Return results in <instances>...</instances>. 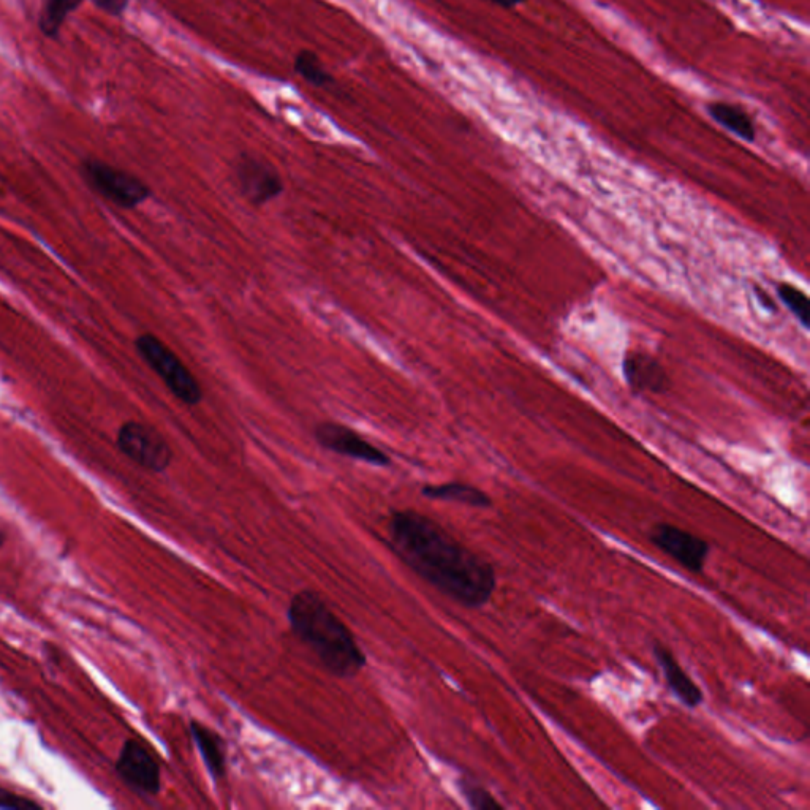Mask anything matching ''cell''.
Wrapping results in <instances>:
<instances>
[{
	"label": "cell",
	"instance_id": "cell-1",
	"mask_svg": "<svg viewBox=\"0 0 810 810\" xmlns=\"http://www.w3.org/2000/svg\"><path fill=\"white\" fill-rule=\"evenodd\" d=\"M391 543L413 572L466 608H481L496 591L491 564L417 511H394Z\"/></svg>",
	"mask_w": 810,
	"mask_h": 810
},
{
	"label": "cell",
	"instance_id": "cell-15",
	"mask_svg": "<svg viewBox=\"0 0 810 810\" xmlns=\"http://www.w3.org/2000/svg\"><path fill=\"white\" fill-rule=\"evenodd\" d=\"M83 0H45L42 15H40V31L46 37L56 38L64 26L65 19L73 10L80 7Z\"/></svg>",
	"mask_w": 810,
	"mask_h": 810
},
{
	"label": "cell",
	"instance_id": "cell-9",
	"mask_svg": "<svg viewBox=\"0 0 810 810\" xmlns=\"http://www.w3.org/2000/svg\"><path fill=\"white\" fill-rule=\"evenodd\" d=\"M315 439L323 448L333 451L337 455L368 462L372 466L385 467L390 464V458L380 448L375 447L371 442L363 439L358 432L342 426V424H320L315 429Z\"/></svg>",
	"mask_w": 810,
	"mask_h": 810
},
{
	"label": "cell",
	"instance_id": "cell-6",
	"mask_svg": "<svg viewBox=\"0 0 810 810\" xmlns=\"http://www.w3.org/2000/svg\"><path fill=\"white\" fill-rule=\"evenodd\" d=\"M116 773L127 787L143 796H156L162 787L160 766L146 747L135 739L124 742L118 760Z\"/></svg>",
	"mask_w": 810,
	"mask_h": 810
},
{
	"label": "cell",
	"instance_id": "cell-16",
	"mask_svg": "<svg viewBox=\"0 0 810 810\" xmlns=\"http://www.w3.org/2000/svg\"><path fill=\"white\" fill-rule=\"evenodd\" d=\"M293 69L314 88H328L334 84L333 75L325 69V65L318 59L314 51L303 50L296 54Z\"/></svg>",
	"mask_w": 810,
	"mask_h": 810
},
{
	"label": "cell",
	"instance_id": "cell-3",
	"mask_svg": "<svg viewBox=\"0 0 810 810\" xmlns=\"http://www.w3.org/2000/svg\"><path fill=\"white\" fill-rule=\"evenodd\" d=\"M138 355L143 358L152 371L159 375L168 390L175 394L179 401L195 405L203 398L200 383L186 364L179 360L168 345L163 344L154 334H141L135 341Z\"/></svg>",
	"mask_w": 810,
	"mask_h": 810
},
{
	"label": "cell",
	"instance_id": "cell-8",
	"mask_svg": "<svg viewBox=\"0 0 810 810\" xmlns=\"http://www.w3.org/2000/svg\"><path fill=\"white\" fill-rule=\"evenodd\" d=\"M235 175L241 194L252 205H265L284 192V182L276 168L258 157L249 154L239 157Z\"/></svg>",
	"mask_w": 810,
	"mask_h": 810
},
{
	"label": "cell",
	"instance_id": "cell-10",
	"mask_svg": "<svg viewBox=\"0 0 810 810\" xmlns=\"http://www.w3.org/2000/svg\"><path fill=\"white\" fill-rule=\"evenodd\" d=\"M654 657L655 662L662 670L663 678L667 681L668 689H670L674 697L678 698L682 705L687 706V708H700L703 701H705L703 690L700 689L697 682L690 678L687 671L679 665L673 652L657 643L654 646Z\"/></svg>",
	"mask_w": 810,
	"mask_h": 810
},
{
	"label": "cell",
	"instance_id": "cell-21",
	"mask_svg": "<svg viewBox=\"0 0 810 810\" xmlns=\"http://www.w3.org/2000/svg\"><path fill=\"white\" fill-rule=\"evenodd\" d=\"M489 2H493V4L499 5L502 8H515L518 5L524 4L526 0H489Z\"/></svg>",
	"mask_w": 810,
	"mask_h": 810
},
{
	"label": "cell",
	"instance_id": "cell-7",
	"mask_svg": "<svg viewBox=\"0 0 810 810\" xmlns=\"http://www.w3.org/2000/svg\"><path fill=\"white\" fill-rule=\"evenodd\" d=\"M649 538L660 551L668 554L690 573H700L703 570L711 551L709 543L703 538L673 524H657L651 530Z\"/></svg>",
	"mask_w": 810,
	"mask_h": 810
},
{
	"label": "cell",
	"instance_id": "cell-20",
	"mask_svg": "<svg viewBox=\"0 0 810 810\" xmlns=\"http://www.w3.org/2000/svg\"><path fill=\"white\" fill-rule=\"evenodd\" d=\"M95 7L111 16H121L129 5V0H91Z\"/></svg>",
	"mask_w": 810,
	"mask_h": 810
},
{
	"label": "cell",
	"instance_id": "cell-5",
	"mask_svg": "<svg viewBox=\"0 0 810 810\" xmlns=\"http://www.w3.org/2000/svg\"><path fill=\"white\" fill-rule=\"evenodd\" d=\"M116 443L122 455L151 472L167 470L173 459L165 437L149 424L127 421L119 429Z\"/></svg>",
	"mask_w": 810,
	"mask_h": 810
},
{
	"label": "cell",
	"instance_id": "cell-14",
	"mask_svg": "<svg viewBox=\"0 0 810 810\" xmlns=\"http://www.w3.org/2000/svg\"><path fill=\"white\" fill-rule=\"evenodd\" d=\"M424 497L432 500H445V502H456V504L467 505L474 508L491 507V497L483 493L475 486L466 483H445V485H428L421 489Z\"/></svg>",
	"mask_w": 810,
	"mask_h": 810
},
{
	"label": "cell",
	"instance_id": "cell-4",
	"mask_svg": "<svg viewBox=\"0 0 810 810\" xmlns=\"http://www.w3.org/2000/svg\"><path fill=\"white\" fill-rule=\"evenodd\" d=\"M81 173L95 192L119 208H137L151 197V190L141 179L102 160H84Z\"/></svg>",
	"mask_w": 810,
	"mask_h": 810
},
{
	"label": "cell",
	"instance_id": "cell-19",
	"mask_svg": "<svg viewBox=\"0 0 810 810\" xmlns=\"http://www.w3.org/2000/svg\"><path fill=\"white\" fill-rule=\"evenodd\" d=\"M40 807L42 806L32 801V799L24 798L18 793L0 787V809L27 810L40 809Z\"/></svg>",
	"mask_w": 810,
	"mask_h": 810
},
{
	"label": "cell",
	"instance_id": "cell-22",
	"mask_svg": "<svg viewBox=\"0 0 810 810\" xmlns=\"http://www.w3.org/2000/svg\"><path fill=\"white\" fill-rule=\"evenodd\" d=\"M4 543H5L4 530H0V548H2V545H4Z\"/></svg>",
	"mask_w": 810,
	"mask_h": 810
},
{
	"label": "cell",
	"instance_id": "cell-2",
	"mask_svg": "<svg viewBox=\"0 0 810 810\" xmlns=\"http://www.w3.org/2000/svg\"><path fill=\"white\" fill-rule=\"evenodd\" d=\"M287 616L295 635L331 674L337 678H352L363 670L366 655L347 625L320 595L311 591L296 594L288 606Z\"/></svg>",
	"mask_w": 810,
	"mask_h": 810
},
{
	"label": "cell",
	"instance_id": "cell-18",
	"mask_svg": "<svg viewBox=\"0 0 810 810\" xmlns=\"http://www.w3.org/2000/svg\"><path fill=\"white\" fill-rule=\"evenodd\" d=\"M459 788L467 804L475 810H502L504 806L494 798L488 790L475 784L472 780L462 779L459 780Z\"/></svg>",
	"mask_w": 810,
	"mask_h": 810
},
{
	"label": "cell",
	"instance_id": "cell-13",
	"mask_svg": "<svg viewBox=\"0 0 810 810\" xmlns=\"http://www.w3.org/2000/svg\"><path fill=\"white\" fill-rule=\"evenodd\" d=\"M706 110L717 124L722 125L723 129L733 133L741 140L754 143L757 138L754 119L750 118V114L741 110L739 106L725 102H712L706 106Z\"/></svg>",
	"mask_w": 810,
	"mask_h": 810
},
{
	"label": "cell",
	"instance_id": "cell-17",
	"mask_svg": "<svg viewBox=\"0 0 810 810\" xmlns=\"http://www.w3.org/2000/svg\"><path fill=\"white\" fill-rule=\"evenodd\" d=\"M777 293H779V298L782 300V303L798 318V322L801 323L804 328H809L810 304L806 293L801 292L799 288L793 287V285L790 284L779 285Z\"/></svg>",
	"mask_w": 810,
	"mask_h": 810
},
{
	"label": "cell",
	"instance_id": "cell-12",
	"mask_svg": "<svg viewBox=\"0 0 810 810\" xmlns=\"http://www.w3.org/2000/svg\"><path fill=\"white\" fill-rule=\"evenodd\" d=\"M190 733L197 744L200 755L205 760L206 768L214 779H222L227 771V760H225L224 741L217 736L214 731L209 730L200 722L190 723Z\"/></svg>",
	"mask_w": 810,
	"mask_h": 810
},
{
	"label": "cell",
	"instance_id": "cell-11",
	"mask_svg": "<svg viewBox=\"0 0 810 810\" xmlns=\"http://www.w3.org/2000/svg\"><path fill=\"white\" fill-rule=\"evenodd\" d=\"M625 377L635 390L641 391H662L667 385L665 372L660 368L657 361L641 353H632L625 360Z\"/></svg>",
	"mask_w": 810,
	"mask_h": 810
}]
</instances>
